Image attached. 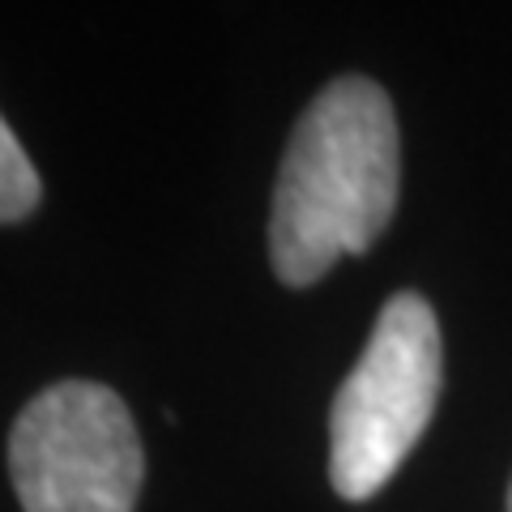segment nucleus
<instances>
[{
  "instance_id": "obj_1",
  "label": "nucleus",
  "mask_w": 512,
  "mask_h": 512,
  "mask_svg": "<svg viewBox=\"0 0 512 512\" xmlns=\"http://www.w3.org/2000/svg\"><path fill=\"white\" fill-rule=\"evenodd\" d=\"M397 116L372 77H338L299 116L274 188L269 261L286 286H312L338 256L367 252L397 210Z\"/></svg>"
},
{
  "instance_id": "obj_2",
  "label": "nucleus",
  "mask_w": 512,
  "mask_h": 512,
  "mask_svg": "<svg viewBox=\"0 0 512 512\" xmlns=\"http://www.w3.org/2000/svg\"><path fill=\"white\" fill-rule=\"evenodd\" d=\"M440 372L436 312L423 295L397 291L329 410V483L342 500H372L402 470L436 414Z\"/></svg>"
},
{
  "instance_id": "obj_3",
  "label": "nucleus",
  "mask_w": 512,
  "mask_h": 512,
  "mask_svg": "<svg viewBox=\"0 0 512 512\" xmlns=\"http://www.w3.org/2000/svg\"><path fill=\"white\" fill-rule=\"evenodd\" d=\"M9 474L26 512H133L146 483V448L120 393L60 380L18 414Z\"/></svg>"
},
{
  "instance_id": "obj_4",
  "label": "nucleus",
  "mask_w": 512,
  "mask_h": 512,
  "mask_svg": "<svg viewBox=\"0 0 512 512\" xmlns=\"http://www.w3.org/2000/svg\"><path fill=\"white\" fill-rule=\"evenodd\" d=\"M39 197H43L39 171L26 158L22 141L13 137L9 120L0 116V222H18L26 214H35Z\"/></svg>"
},
{
  "instance_id": "obj_5",
  "label": "nucleus",
  "mask_w": 512,
  "mask_h": 512,
  "mask_svg": "<svg viewBox=\"0 0 512 512\" xmlns=\"http://www.w3.org/2000/svg\"><path fill=\"white\" fill-rule=\"evenodd\" d=\"M508 512H512V487H508Z\"/></svg>"
}]
</instances>
